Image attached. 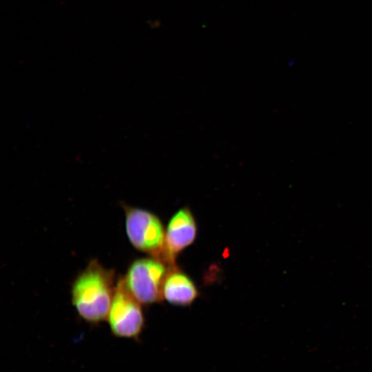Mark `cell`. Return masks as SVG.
Wrapping results in <instances>:
<instances>
[{
  "mask_svg": "<svg viewBox=\"0 0 372 372\" xmlns=\"http://www.w3.org/2000/svg\"><path fill=\"white\" fill-rule=\"evenodd\" d=\"M129 241L138 251L167 265L165 229L161 219L150 211L122 203Z\"/></svg>",
  "mask_w": 372,
  "mask_h": 372,
  "instance_id": "7a4b0ae2",
  "label": "cell"
},
{
  "mask_svg": "<svg viewBox=\"0 0 372 372\" xmlns=\"http://www.w3.org/2000/svg\"><path fill=\"white\" fill-rule=\"evenodd\" d=\"M196 219L188 207L178 210L169 219L165 229V255L169 266L176 265L177 256L195 240Z\"/></svg>",
  "mask_w": 372,
  "mask_h": 372,
  "instance_id": "5b68a950",
  "label": "cell"
},
{
  "mask_svg": "<svg viewBox=\"0 0 372 372\" xmlns=\"http://www.w3.org/2000/svg\"><path fill=\"white\" fill-rule=\"evenodd\" d=\"M112 269L105 268L97 260L90 261L72 285V302L85 322L99 324L107 320L116 285Z\"/></svg>",
  "mask_w": 372,
  "mask_h": 372,
  "instance_id": "6da1fadb",
  "label": "cell"
},
{
  "mask_svg": "<svg viewBox=\"0 0 372 372\" xmlns=\"http://www.w3.org/2000/svg\"><path fill=\"white\" fill-rule=\"evenodd\" d=\"M198 291L191 278L174 265L169 267L163 285V298L176 306H189L197 298Z\"/></svg>",
  "mask_w": 372,
  "mask_h": 372,
  "instance_id": "8992f818",
  "label": "cell"
},
{
  "mask_svg": "<svg viewBox=\"0 0 372 372\" xmlns=\"http://www.w3.org/2000/svg\"><path fill=\"white\" fill-rule=\"evenodd\" d=\"M141 305L128 290L123 278H120L107 318L114 335L134 340L140 337L145 322Z\"/></svg>",
  "mask_w": 372,
  "mask_h": 372,
  "instance_id": "277c9868",
  "label": "cell"
},
{
  "mask_svg": "<svg viewBox=\"0 0 372 372\" xmlns=\"http://www.w3.org/2000/svg\"><path fill=\"white\" fill-rule=\"evenodd\" d=\"M169 267L152 256L138 258L130 264L123 280L141 304H152L163 299V285Z\"/></svg>",
  "mask_w": 372,
  "mask_h": 372,
  "instance_id": "3957f363",
  "label": "cell"
}]
</instances>
